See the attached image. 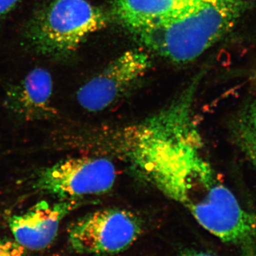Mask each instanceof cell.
Returning <instances> with one entry per match:
<instances>
[{"label":"cell","mask_w":256,"mask_h":256,"mask_svg":"<svg viewBox=\"0 0 256 256\" xmlns=\"http://www.w3.org/2000/svg\"><path fill=\"white\" fill-rule=\"evenodd\" d=\"M107 24L105 13L87 0H54L31 23L28 40L44 54H68Z\"/></svg>","instance_id":"obj_3"},{"label":"cell","mask_w":256,"mask_h":256,"mask_svg":"<svg viewBox=\"0 0 256 256\" xmlns=\"http://www.w3.org/2000/svg\"><path fill=\"white\" fill-rule=\"evenodd\" d=\"M142 232V220L132 212L106 208L74 222L69 228L68 242L80 254H118L132 245Z\"/></svg>","instance_id":"obj_5"},{"label":"cell","mask_w":256,"mask_h":256,"mask_svg":"<svg viewBox=\"0 0 256 256\" xmlns=\"http://www.w3.org/2000/svg\"><path fill=\"white\" fill-rule=\"evenodd\" d=\"M114 163L102 156H75L42 170L34 188L60 200H84L112 190L116 180Z\"/></svg>","instance_id":"obj_4"},{"label":"cell","mask_w":256,"mask_h":256,"mask_svg":"<svg viewBox=\"0 0 256 256\" xmlns=\"http://www.w3.org/2000/svg\"><path fill=\"white\" fill-rule=\"evenodd\" d=\"M237 136L242 149L256 168V102L250 104L240 114Z\"/></svg>","instance_id":"obj_10"},{"label":"cell","mask_w":256,"mask_h":256,"mask_svg":"<svg viewBox=\"0 0 256 256\" xmlns=\"http://www.w3.org/2000/svg\"><path fill=\"white\" fill-rule=\"evenodd\" d=\"M20 1V0H0V18L8 14Z\"/></svg>","instance_id":"obj_12"},{"label":"cell","mask_w":256,"mask_h":256,"mask_svg":"<svg viewBox=\"0 0 256 256\" xmlns=\"http://www.w3.org/2000/svg\"><path fill=\"white\" fill-rule=\"evenodd\" d=\"M84 200L38 202L28 212L10 217V230L15 240L28 250H43L55 240L64 218L86 204Z\"/></svg>","instance_id":"obj_7"},{"label":"cell","mask_w":256,"mask_h":256,"mask_svg":"<svg viewBox=\"0 0 256 256\" xmlns=\"http://www.w3.org/2000/svg\"><path fill=\"white\" fill-rule=\"evenodd\" d=\"M28 250L15 239H0V256H28Z\"/></svg>","instance_id":"obj_11"},{"label":"cell","mask_w":256,"mask_h":256,"mask_svg":"<svg viewBox=\"0 0 256 256\" xmlns=\"http://www.w3.org/2000/svg\"><path fill=\"white\" fill-rule=\"evenodd\" d=\"M196 86L192 82L148 118L92 133L88 146L124 160L207 232L247 250L256 240V216L244 208L205 158L194 116Z\"/></svg>","instance_id":"obj_1"},{"label":"cell","mask_w":256,"mask_h":256,"mask_svg":"<svg viewBox=\"0 0 256 256\" xmlns=\"http://www.w3.org/2000/svg\"><path fill=\"white\" fill-rule=\"evenodd\" d=\"M53 82L43 68L32 70L22 82L10 92L8 104L12 110L24 118L40 119L50 116Z\"/></svg>","instance_id":"obj_8"},{"label":"cell","mask_w":256,"mask_h":256,"mask_svg":"<svg viewBox=\"0 0 256 256\" xmlns=\"http://www.w3.org/2000/svg\"><path fill=\"white\" fill-rule=\"evenodd\" d=\"M248 0H202L181 12L134 32L156 54L178 64L196 60L230 30Z\"/></svg>","instance_id":"obj_2"},{"label":"cell","mask_w":256,"mask_h":256,"mask_svg":"<svg viewBox=\"0 0 256 256\" xmlns=\"http://www.w3.org/2000/svg\"><path fill=\"white\" fill-rule=\"evenodd\" d=\"M181 256H213L206 252H195V250H188L184 252Z\"/></svg>","instance_id":"obj_13"},{"label":"cell","mask_w":256,"mask_h":256,"mask_svg":"<svg viewBox=\"0 0 256 256\" xmlns=\"http://www.w3.org/2000/svg\"><path fill=\"white\" fill-rule=\"evenodd\" d=\"M202 0H116L121 22L136 32L178 14Z\"/></svg>","instance_id":"obj_9"},{"label":"cell","mask_w":256,"mask_h":256,"mask_svg":"<svg viewBox=\"0 0 256 256\" xmlns=\"http://www.w3.org/2000/svg\"><path fill=\"white\" fill-rule=\"evenodd\" d=\"M150 67L149 56L142 50L124 52L79 89L78 104L89 112L106 110L142 78Z\"/></svg>","instance_id":"obj_6"}]
</instances>
